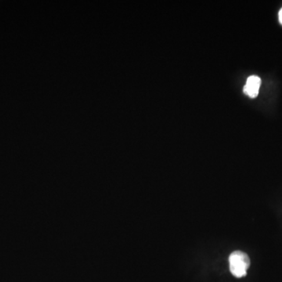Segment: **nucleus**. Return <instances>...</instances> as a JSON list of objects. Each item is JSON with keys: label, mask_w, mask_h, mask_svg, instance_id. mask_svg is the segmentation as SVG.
<instances>
[{"label": "nucleus", "mask_w": 282, "mask_h": 282, "mask_svg": "<svg viewBox=\"0 0 282 282\" xmlns=\"http://www.w3.org/2000/svg\"><path fill=\"white\" fill-rule=\"evenodd\" d=\"M278 18L279 21H280V24H282V8L280 10V11H279Z\"/></svg>", "instance_id": "obj_3"}, {"label": "nucleus", "mask_w": 282, "mask_h": 282, "mask_svg": "<svg viewBox=\"0 0 282 282\" xmlns=\"http://www.w3.org/2000/svg\"><path fill=\"white\" fill-rule=\"evenodd\" d=\"M230 270L236 277H243L246 275L247 270L250 266V260L246 253L235 251L229 257Z\"/></svg>", "instance_id": "obj_1"}, {"label": "nucleus", "mask_w": 282, "mask_h": 282, "mask_svg": "<svg viewBox=\"0 0 282 282\" xmlns=\"http://www.w3.org/2000/svg\"><path fill=\"white\" fill-rule=\"evenodd\" d=\"M260 85H261V79L260 77L256 75L249 77L244 87L245 94L252 98H255L258 96Z\"/></svg>", "instance_id": "obj_2"}]
</instances>
